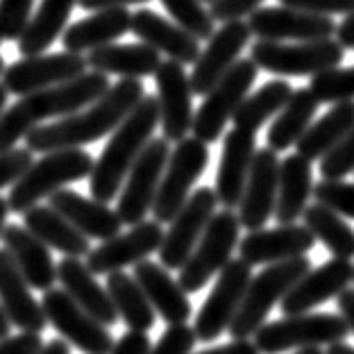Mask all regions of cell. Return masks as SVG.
Wrapping results in <instances>:
<instances>
[{
  "label": "cell",
  "instance_id": "6da1fadb",
  "mask_svg": "<svg viewBox=\"0 0 354 354\" xmlns=\"http://www.w3.org/2000/svg\"><path fill=\"white\" fill-rule=\"evenodd\" d=\"M143 98H146V86L141 80H120V82L111 84L109 91L100 100H95L91 107L55 120V123L35 127L26 136V148L46 155V152L82 148L86 143H95L102 136L114 134L118 125L132 114Z\"/></svg>",
  "mask_w": 354,
  "mask_h": 354
},
{
  "label": "cell",
  "instance_id": "7a4b0ae2",
  "mask_svg": "<svg viewBox=\"0 0 354 354\" xmlns=\"http://www.w3.org/2000/svg\"><path fill=\"white\" fill-rule=\"evenodd\" d=\"M109 88L111 84L107 75L86 71L84 75L71 80L66 84L23 95L0 116V152L12 150L35 127L46 125V120L66 118L91 107Z\"/></svg>",
  "mask_w": 354,
  "mask_h": 354
},
{
  "label": "cell",
  "instance_id": "3957f363",
  "mask_svg": "<svg viewBox=\"0 0 354 354\" xmlns=\"http://www.w3.org/2000/svg\"><path fill=\"white\" fill-rule=\"evenodd\" d=\"M159 125V102L155 95H146L134 111L127 116L118 130L111 134L107 146L95 159L91 177H88V189H91L93 200L98 203H111L118 198L120 189L130 175L136 159L152 141L155 127Z\"/></svg>",
  "mask_w": 354,
  "mask_h": 354
},
{
  "label": "cell",
  "instance_id": "277c9868",
  "mask_svg": "<svg viewBox=\"0 0 354 354\" xmlns=\"http://www.w3.org/2000/svg\"><path fill=\"white\" fill-rule=\"evenodd\" d=\"M311 270V261L307 254L295 257V259L279 261L266 266L257 277L250 279L241 309L236 318L232 320L227 332L234 341H245L254 336L266 325L270 309L286 297V293Z\"/></svg>",
  "mask_w": 354,
  "mask_h": 354
},
{
  "label": "cell",
  "instance_id": "5b68a950",
  "mask_svg": "<svg viewBox=\"0 0 354 354\" xmlns=\"http://www.w3.org/2000/svg\"><path fill=\"white\" fill-rule=\"evenodd\" d=\"M93 164V157L82 148L46 152L12 187L10 198H7L10 212L26 214L44 198H50L53 193L62 191V187H66V184L91 177Z\"/></svg>",
  "mask_w": 354,
  "mask_h": 354
},
{
  "label": "cell",
  "instance_id": "8992f818",
  "mask_svg": "<svg viewBox=\"0 0 354 354\" xmlns=\"http://www.w3.org/2000/svg\"><path fill=\"white\" fill-rule=\"evenodd\" d=\"M350 327L336 313H300L266 323L254 334V345L261 354H281L291 350H309L320 345L343 343Z\"/></svg>",
  "mask_w": 354,
  "mask_h": 354
},
{
  "label": "cell",
  "instance_id": "52a82bcc",
  "mask_svg": "<svg viewBox=\"0 0 354 354\" xmlns=\"http://www.w3.org/2000/svg\"><path fill=\"white\" fill-rule=\"evenodd\" d=\"M345 57V48L336 39L323 41H257L250 48V59L257 68L275 75H318L323 71L336 68Z\"/></svg>",
  "mask_w": 354,
  "mask_h": 354
},
{
  "label": "cell",
  "instance_id": "ba28073f",
  "mask_svg": "<svg viewBox=\"0 0 354 354\" xmlns=\"http://www.w3.org/2000/svg\"><path fill=\"white\" fill-rule=\"evenodd\" d=\"M257 73H259V68L250 57L239 59L227 71V75H223L218 84L205 95V102L200 104V109L193 116L191 132L198 141L212 146L214 141L221 139L223 130L227 127V120L234 118L239 107L250 93Z\"/></svg>",
  "mask_w": 354,
  "mask_h": 354
},
{
  "label": "cell",
  "instance_id": "9c48e42d",
  "mask_svg": "<svg viewBox=\"0 0 354 354\" xmlns=\"http://www.w3.org/2000/svg\"><path fill=\"white\" fill-rule=\"evenodd\" d=\"M239 214L232 209H223L207 225L203 239L198 241L196 250L180 270V286L187 293H198L232 261V252L239 243Z\"/></svg>",
  "mask_w": 354,
  "mask_h": 354
},
{
  "label": "cell",
  "instance_id": "30bf717a",
  "mask_svg": "<svg viewBox=\"0 0 354 354\" xmlns=\"http://www.w3.org/2000/svg\"><path fill=\"white\" fill-rule=\"evenodd\" d=\"M209 164V148L207 143L198 141L196 136H187L180 143H175L168 157L166 171L159 184L155 205H152V214H155L157 223H168L177 216V212L187 205L191 198V189L196 187L200 175L205 173Z\"/></svg>",
  "mask_w": 354,
  "mask_h": 354
},
{
  "label": "cell",
  "instance_id": "8fae6325",
  "mask_svg": "<svg viewBox=\"0 0 354 354\" xmlns=\"http://www.w3.org/2000/svg\"><path fill=\"white\" fill-rule=\"evenodd\" d=\"M168 157H171V143L162 136V139H152L146 150L141 152V157L136 159L123 189L118 193L116 214L123 225L134 227V225L146 221V214L155 205Z\"/></svg>",
  "mask_w": 354,
  "mask_h": 354
},
{
  "label": "cell",
  "instance_id": "7c38bea8",
  "mask_svg": "<svg viewBox=\"0 0 354 354\" xmlns=\"http://www.w3.org/2000/svg\"><path fill=\"white\" fill-rule=\"evenodd\" d=\"M250 279L252 266H248L243 259H232L218 272V279H216L212 293L205 300L203 309L196 316V325H193L198 341H216L221 334L227 332L241 309Z\"/></svg>",
  "mask_w": 354,
  "mask_h": 354
},
{
  "label": "cell",
  "instance_id": "4fadbf2b",
  "mask_svg": "<svg viewBox=\"0 0 354 354\" xmlns=\"http://www.w3.org/2000/svg\"><path fill=\"white\" fill-rule=\"evenodd\" d=\"M41 307L48 318V325L57 329L68 345H73L84 354H111L114 339L107 327L80 307L64 288H50L41 297Z\"/></svg>",
  "mask_w": 354,
  "mask_h": 354
},
{
  "label": "cell",
  "instance_id": "5bb4252c",
  "mask_svg": "<svg viewBox=\"0 0 354 354\" xmlns=\"http://www.w3.org/2000/svg\"><path fill=\"white\" fill-rule=\"evenodd\" d=\"M218 207V196L214 189L203 187L191 193L177 216L171 221V227L164 232V243L159 248V261L168 268H180L189 261L191 252L196 250L198 241L203 239L207 225L212 223Z\"/></svg>",
  "mask_w": 354,
  "mask_h": 354
},
{
  "label": "cell",
  "instance_id": "9a60e30c",
  "mask_svg": "<svg viewBox=\"0 0 354 354\" xmlns=\"http://www.w3.org/2000/svg\"><path fill=\"white\" fill-rule=\"evenodd\" d=\"M86 57L73 53H53V55H35L14 62L10 68H5L3 84L7 93L12 95H30L44 88L66 84L71 80L86 73Z\"/></svg>",
  "mask_w": 354,
  "mask_h": 354
},
{
  "label": "cell",
  "instance_id": "2e32d148",
  "mask_svg": "<svg viewBox=\"0 0 354 354\" xmlns=\"http://www.w3.org/2000/svg\"><path fill=\"white\" fill-rule=\"evenodd\" d=\"M248 28L259 41H323L336 35L332 16L309 14L291 7H259L248 16Z\"/></svg>",
  "mask_w": 354,
  "mask_h": 354
},
{
  "label": "cell",
  "instance_id": "e0dca14e",
  "mask_svg": "<svg viewBox=\"0 0 354 354\" xmlns=\"http://www.w3.org/2000/svg\"><path fill=\"white\" fill-rule=\"evenodd\" d=\"M164 243V227L157 221H143L130 232L102 241L86 254V266L93 275H111L123 270L125 266H136L146 261L152 252H159Z\"/></svg>",
  "mask_w": 354,
  "mask_h": 354
},
{
  "label": "cell",
  "instance_id": "ac0fdd59",
  "mask_svg": "<svg viewBox=\"0 0 354 354\" xmlns=\"http://www.w3.org/2000/svg\"><path fill=\"white\" fill-rule=\"evenodd\" d=\"M157 102H159V125L164 139L180 143L193 130V88L191 77L182 64L173 59L162 62L155 73Z\"/></svg>",
  "mask_w": 354,
  "mask_h": 354
},
{
  "label": "cell",
  "instance_id": "d6986e66",
  "mask_svg": "<svg viewBox=\"0 0 354 354\" xmlns=\"http://www.w3.org/2000/svg\"><path fill=\"white\" fill-rule=\"evenodd\" d=\"M250 37L252 32L248 28V21H227L223 23L221 30L214 32V37L207 41V48L193 64V95H207L223 75H227V71L239 62Z\"/></svg>",
  "mask_w": 354,
  "mask_h": 354
},
{
  "label": "cell",
  "instance_id": "ffe728a7",
  "mask_svg": "<svg viewBox=\"0 0 354 354\" xmlns=\"http://www.w3.org/2000/svg\"><path fill=\"white\" fill-rule=\"evenodd\" d=\"M279 184V159L270 148L257 150L254 162L248 175L243 198L239 205V223L248 232L263 230V225L275 214Z\"/></svg>",
  "mask_w": 354,
  "mask_h": 354
},
{
  "label": "cell",
  "instance_id": "44dd1931",
  "mask_svg": "<svg viewBox=\"0 0 354 354\" xmlns=\"http://www.w3.org/2000/svg\"><path fill=\"white\" fill-rule=\"evenodd\" d=\"M316 245V236L307 225H279L272 230L250 232L239 243V259L248 266H272L307 254Z\"/></svg>",
  "mask_w": 354,
  "mask_h": 354
},
{
  "label": "cell",
  "instance_id": "7402d4cb",
  "mask_svg": "<svg viewBox=\"0 0 354 354\" xmlns=\"http://www.w3.org/2000/svg\"><path fill=\"white\" fill-rule=\"evenodd\" d=\"M354 281V263L348 259H332L318 268L309 270L281 300L284 316L309 313L318 304H325L332 297H339Z\"/></svg>",
  "mask_w": 354,
  "mask_h": 354
},
{
  "label": "cell",
  "instance_id": "603a6c76",
  "mask_svg": "<svg viewBox=\"0 0 354 354\" xmlns=\"http://www.w3.org/2000/svg\"><path fill=\"white\" fill-rule=\"evenodd\" d=\"M257 155V134L234 127L230 130L223 141L218 175H216V196L218 205L225 209H234L243 198L248 175Z\"/></svg>",
  "mask_w": 354,
  "mask_h": 354
},
{
  "label": "cell",
  "instance_id": "cb8c5ba5",
  "mask_svg": "<svg viewBox=\"0 0 354 354\" xmlns=\"http://www.w3.org/2000/svg\"><path fill=\"white\" fill-rule=\"evenodd\" d=\"M30 288L32 286L16 268L12 254L3 248L0 250V304L14 327H19L21 332L41 334L48 325V318L41 302H37Z\"/></svg>",
  "mask_w": 354,
  "mask_h": 354
},
{
  "label": "cell",
  "instance_id": "d4e9b609",
  "mask_svg": "<svg viewBox=\"0 0 354 354\" xmlns=\"http://www.w3.org/2000/svg\"><path fill=\"white\" fill-rule=\"evenodd\" d=\"M132 35L139 39L141 44L155 48L159 55H168V59H173L182 66L196 64L203 48H200L198 39L191 37L189 32H184L180 26H175L173 21L164 19L162 14L152 10H139L132 12Z\"/></svg>",
  "mask_w": 354,
  "mask_h": 354
},
{
  "label": "cell",
  "instance_id": "484cf974",
  "mask_svg": "<svg viewBox=\"0 0 354 354\" xmlns=\"http://www.w3.org/2000/svg\"><path fill=\"white\" fill-rule=\"evenodd\" d=\"M55 212L62 214L77 232H82L86 239L109 241L120 234L123 221L118 218L116 209L98 203L93 198H84L71 189H62L48 198Z\"/></svg>",
  "mask_w": 354,
  "mask_h": 354
},
{
  "label": "cell",
  "instance_id": "4316f807",
  "mask_svg": "<svg viewBox=\"0 0 354 354\" xmlns=\"http://www.w3.org/2000/svg\"><path fill=\"white\" fill-rule=\"evenodd\" d=\"M3 243L28 284L44 293L50 291L57 281V263H55L48 245H44L35 234H30L23 225L14 223L5 227Z\"/></svg>",
  "mask_w": 354,
  "mask_h": 354
},
{
  "label": "cell",
  "instance_id": "83f0119b",
  "mask_svg": "<svg viewBox=\"0 0 354 354\" xmlns=\"http://www.w3.org/2000/svg\"><path fill=\"white\" fill-rule=\"evenodd\" d=\"M134 279L139 281L155 313L162 316L168 325H184L191 318L189 293L180 286V281L168 275L164 266L148 259L136 263Z\"/></svg>",
  "mask_w": 354,
  "mask_h": 354
},
{
  "label": "cell",
  "instance_id": "f1b7e54d",
  "mask_svg": "<svg viewBox=\"0 0 354 354\" xmlns=\"http://www.w3.org/2000/svg\"><path fill=\"white\" fill-rule=\"evenodd\" d=\"M57 281H62L64 291L100 325L109 327L118 323V313L107 288L98 284V279L82 259H73V257L62 259L57 263Z\"/></svg>",
  "mask_w": 354,
  "mask_h": 354
},
{
  "label": "cell",
  "instance_id": "f546056e",
  "mask_svg": "<svg viewBox=\"0 0 354 354\" xmlns=\"http://www.w3.org/2000/svg\"><path fill=\"white\" fill-rule=\"evenodd\" d=\"M132 28V12L125 7H116V10H102L95 12L86 19L73 23L62 35L64 50L73 55L93 53L102 46H109L125 37Z\"/></svg>",
  "mask_w": 354,
  "mask_h": 354
},
{
  "label": "cell",
  "instance_id": "4dcf8cb0",
  "mask_svg": "<svg viewBox=\"0 0 354 354\" xmlns=\"http://www.w3.org/2000/svg\"><path fill=\"white\" fill-rule=\"evenodd\" d=\"M86 66L102 75L141 80L157 73L162 66V55L146 44H109L88 53Z\"/></svg>",
  "mask_w": 354,
  "mask_h": 354
},
{
  "label": "cell",
  "instance_id": "1f68e13d",
  "mask_svg": "<svg viewBox=\"0 0 354 354\" xmlns=\"http://www.w3.org/2000/svg\"><path fill=\"white\" fill-rule=\"evenodd\" d=\"M313 193V168L309 159L288 155L279 162V184H277V205L275 218L279 225H293L307 212V203Z\"/></svg>",
  "mask_w": 354,
  "mask_h": 354
},
{
  "label": "cell",
  "instance_id": "d6a6232c",
  "mask_svg": "<svg viewBox=\"0 0 354 354\" xmlns=\"http://www.w3.org/2000/svg\"><path fill=\"white\" fill-rule=\"evenodd\" d=\"M23 227L30 234H35L44 245L59 250L66 257H73V259H82V257L91 252L88 239L82 232H77L62 214L55 212L50 205H37L28 209L23 214Z\"/></svg>",
  "mask_w": 354,
  "mask_h": 354
},
{
  "label": "cell",
  "instance_id": "836d02e7",
  "mask_svg": "<svg viewBox=\"0 0 354 354\" xmlns=\"http://www.w3.org/2000/svg\"><path fill=\"white\" fill-rule=\"evenodd\" d=\"M77 0H41L39 10L32 14L26 32L19 39V50L23 57L44 55L62 32H66V23L73 14Z\"/></svg>",
  "mask_w": 354,
  "mask_h": 354
},
{
  "label": "cell",
  "instance_id": "e575fe53",
  "mask_svg": "<svg viewBox=\"0 0 354 354\" xmlns=\"http://www.w3.org/2000/svg\"><path fill=\"white\" fill-rule=\"evenodd\" d=\"M350 130H354V102L334 104L325 116L311 123L309 130L302 134V139L295 143L297 155L309 159V162H318Z\"/></svg>",
  "mask_w": 354,
  "mask_h": 354
},
{
  "label": "cell",
  "instance_id": "d590c367",
  "mask_svg": "<svg viewBox=\"0 0 354 354\" xmlns=\"http://www.w3.org/2000/svg\"><path fill=\"white\" fill-rule=\"evenodd\" d=\"M316 111H318V100L313 98L309 88H295L293 95L284 104V109L272 120L268 134H266L268 148L281 152L295 146L302 139V134L309 130Z\"/></svg>",
  "mask_w": 354,
  "mask_h": 354
},
{
  "label": "cell",
  "instance_id": "8d00e7d4",
  "mask_svg": "<svg viewBox=\"0 0 354 354\" xmlns=\"http://www.w3.org/2000/svg\"><path fill=\"white\" fill-rule=\"evenodd\" d=\"M107 293L130 332H150L155 327V309L134 275L123 270L111 272L107 275Z\"/></svg>",
  "mask_w": 354,
  "mask_h": 354
},
{
  "label": "cell",
  "instance_id": "74e56055",
  "mask_svg": "<svg viewBox=\"0 0 354 354\" xmlns=\"http://www.w3.org/2000/svg\"><path fill=\"white\" fill-rule=\"evenodd\" d=\"M291 95H293V86L286 80H270L259 91H254L243 100L234 118H232L234 120V127L257 134L259 127H263L272 116H277L284 109V104L288 102Z\"/></svg>",
  "mask_w": 354,
  "mask_h": 354
},
{
  "label": "cell",
  "instance_id": "f35d334b",
  "mask_svg": "<svg viewBox=\"0 0 354 354\" xmlns=\"http://www.w3.org/2000/svg\"><path fill=\"white\" fill-rule=\"evenodd\" d=\"M304 225L316 241H320L334 259H352L354 257V230L332 209L325 205H311L304 212Z\"/></svg>",
  "mask_w": 354,
  "mask_h": 354
},
{
  "label": "cell",
  "instance_id": "ab89813d",
  "mask_svg": "<svg viewBox=\"0 0 354 354\" xmlns=\"http://www.w3.org/2000/svg\"><path fill=\"white\" fill-rule=\"evenodd\" d=\"M164 10L171 14L175 26H180L198 41H209L216 32V21L203 0H162Z\"/></svg>",
  "mask_w": 354,
  "mask_h": 354
},
{
  "label": "cell",
  "instance_id": "60d3db41",
  "mask_svg": "<svg viewBox=\"0 0 354 354\" xmlns=\"http://www.w3.org/2000/svg\"><path fill=\"white\" fill-rule=\"evenodd\" d=\"M307 88L318 104L354 102V66L323 71L311 77Z\"/></svg>",
  "mask_w": 354,
  "mask_h": 354
},
{
  "label": "cell",
  "instance_id": "b9f144b4",
  "mask_svg": "<svg viewBox=\"0 0 354 354\" xmlns=\"http://www.w3.org/2000/svg\"><path fill=\"white\" fill-rule=\"evenodd\" d=\"M318 205H325L339 216L354 218V184L343 180H323L313 187Z\"/></svg>",
  "mask_w": 354,
  "mask_h": 354
},
{
  "label": "cell",
  "instance_id": "7bdbcfd3",
  "mask_svg": "<svg viewBox=\"0 0 354 354\" xmlns=\"http://www.w3.org/2000/svg\"><path fill=\"white\" fill-rule=\"evenodd\" d=\"M350 173H354V130H350L320 159V175H323V180H343Z\"/></svg>",
  "mask_w": 354,
  "mask_h": 354
},
{
  "label": "cell",
  "instance_id": "ee69618b",
  "mask_svg": "<svg viewBox=\"0 0 354 354\" xmlns=\"http://www.w3.org/2000/svg\"><path fill=\"white\" fill-rule=\"evenodd\" d=\"M35 0H0V37L19 41L32 19Z\"/></svg>",
  "mask_w": 354,
  "mask_h": 354
},
{
  "label": "cell",
  "instance_id": "f6af8a7d",
  "mask_svg": "<svg viewBox=\"0 0 354 354\" xmlns=\"http://www.w3.org/2000/svg\"><path fill=\"white\" fill-rule=\"evenodd\" d=\"M198 336L196 329L184 325H168L162 339L155 343L150 354H193V345H196Z\"/></svg>",
  "mask_w": 354,
  "mask_h": 354
},
{
  "label": "cell",
  "instance_id": "bcb514c9",
  "mask_svg": "<svg viewBox=\"0 0 354 354\" xmlns=\"http://www.w3.org/2000/svg\"><path fill=\"white\" fill-rule=\"evenodd\" d=\"M32 155L35 152L28 148H12L7 152H0V189L14 187L28 173V168L35 164Z\"/></svg>",
  "mask_w": 354,
  "mask_h": 354
},
{
  "label": "cell",
  "instance_id": "7dc6e473",
  "mask_svg": "<svg viewBox=\"0 0 354 354\" xmlns=\"http://www.w3.org/2000/svg\"><path fill=\"white\" fill-rule=\"evenodd\" d=\"M279 5L309 14H320V16H332V14L348 16L354 12V0H279Z\"/></svg>",
  "mask_w": 354,
  "mask_h": 354
},
{
  "label": "cell",
  "instance_id": "c3c4849f",
  "mask_svg": "<svg viewBox=\"0 0 354 354\" xmlns=\"http://www.w3.org/2000/svg\"><path fill=\"white\" fill-rule=\"evenodd\" d=\"M261 3L263 0H214L209 5V12H212L214 21H243L245 16L259 10Z\"/></svg>",
  "mask_w": 354,
  "mask_h": 354
},
{
  "label": "cell",
  "instance_id": "681fc988",
  "mask_svg": "<svg viewBox=\"0 0 354 354\" xmlns=\"http://www.w3.org/2000/svg\"><path fill=\"white\" fill-rule=\"evenodd\" d=\"M44 348L41 334H14L10 339L0 341V354H37Z\"/></svg>",
  "mask_w": 354,
  "mask_h": 354
},
{
  "label": "cell",
  "instance_id": "f907efd6",
  "mask_svg": "<svg viewBox=\"0 0 354 354\" xmlns=\"http://www.w3.org/2000/svg\"><path fill=\"white\" fill-rule=\"evenodd\" d=\"M152 343L146 332H127L114 343L111 354H150Z\"/></svg>",
  "mask_w": 354,
  "mask_h": 354
},
{
  "label": "cell",
  "instance_id": "816d5d0a",
  "mask_svg": "<svg viewBox=\"0 0 354 354\" xmlns=\"http://www.w3.org/2000/svg\"><path fill=\"white\" fill-rule=\"evenodd\" d=\"M196 354H261V352L257 350L254 341L245 339V341H232L227 345H218V348L203 350V352H196Z\"/></svg>",
  "mask_w": 354,
  "mask_h": 354
},
{
  "label": "cell",
  "instance_id": "f5cc1de1",
  "mask_svg": "<svg viewBox=\"0 0 354 354\" xmlns=\"http://www.w3.org/2000/svg\"><path fill=\"white\" fill-rule=\"evenodd\" d=\"M148 3V0H77V5L86 12H102V10H116V7L139 5Z\"/></svg>",
  "mask_w": 354,
  "mask_h": 354
},
{
  "label": "cell",
  "instance_id": "db71d44e",
  "mask_svg": "<svg viewBox=\"0 0 354 354\" xmlns=\"http://www.w3.org/2000/svg\"><path fill=\"white\" fill-rule=\"evenodd\" d=\"M336 41H339L345 50H354V12L336 26Z\"/></svg>",
  "mask_w": 354,
  "mask_h": 354
},
{
  "label": "cell",
  "instance_id": "11a10c76",
  "mask_svg": "<svg viewBox=\"0 0 354 354\" xmlns=\"http://www.w3.org/2000/svg\"><path fill=\"white\" fill-rule=\"evenodd\" d=\"M341 316L345 318V323L350 327V334H354V288H345V291L336 297Z\"/></svg>",
  "mask_w": 354,
  "mask_h": 354
},
{
  "label": "cell",
  "instance_id": "9f6ffc18",
  "mask_svg": "<svg viewBox=\"0 0 354 354\" xmlns=\"http://www.w3.org/2000/svg\"><path fill=\"white\" fill-rule=\"evenodd\" d=\"M37 354H71V345L64 339H53V341L44 343V348Z\"/></svg>",
  "mask_w": 354,
  "mask_h": 354
},
{
  "label": "cell",
  "instance_id": "6f0895ef",
  "mask_svg": "<svg viewBox=\"0 0 354 354\" xmlns=\"http://www.w3.org/2000/svg\"><path fill=\"white\" fill-rule=\"evenodd\" d=\"M12 323H10V318H7V313L3 309V304H0V341L3 339H10V332H12Z\"/></svg>",
  "mask_w": 354,
  "mask_h": 354
},
{
  "label": "cell",
  "instance_id": "680465c9",
  "mask_svg": "<svg viewBox=\"0 0 354 354\" xmlns=\"http://www.w3.org/2000/svg\"><path fill=\"white\" fill-rule=\"evenodd\" d=\"M7 214H10V205H7L5 198H0V241H3V232H5V221H7Z\"/></svg>",
  "mask_w": 354,
  "mask_h": 354
},
{
  "label": "cell",
  "instance_id": "91938a15",
  "mask_svg": "<svg viewBox=\"0 0 354 354\" xmlns=\"http://www.w3.org/2000/svg\"><path fill=\"white\" fill-rule=\"evenodd\" d=\"M325 354H354V348L345 343H334V345H329V350Z\"/></svg>",
  "mask_w": 354,
  "mask_h": 354
},
{
  "label": "cell",
  "instance_id": "94428289",
  "mask_svg": "<svg viewBox=\"0 0 354 354\" xmlns=\"http://www.w3.org/2000/svg\"><path fill=\"white\" fill-rule=\"evenodd\" d=\"M7 95H10V93H7V88L0 84V116H3L5 109H7Z\"/></svg>",
  "mask_w": 354,
  "mask_h": 354
},
{
  "label": "cell",
  "instance_id": "6125c7cd",
  "mask_svg": "<svg viewBox=\"0 0 354 354\" xmlns=\"http://www.w3.org/2000/svg\"><path fill=\"white\" fill-rule=\"evenodd\" d=\"M295 354H325V352H320V348H309V350H300Z\"/></svg>",
  "mask_w": 354,
  "mask_h": 354
},
{
  "label": "cell",
  "instance_id": "be15d7a7",
  "mask_svg": "<svg viewBox=\"0 0 354 354\" xmlns=\"http://www.w3.org/2000/svg\"><path fill=\"white\" fill-rule=\"evenodd\" d=\"M5 73V59H3V55H0V75Z\"/></svg>",
  "mask_w": 354,
  "mask_h": 354
},
{
  "label": "cell",
  "instance_id": "e7e4bbea",
  "mask_svg": "<svg viewBox=\"0 0 354 354\" xmlns=\"http://www.w3.org/2000/svg\"><path fill=\"white\" fill-rule=\"evenodd\" d=\"M203 3H209V5H212V3H214V0H203Z\"/></svg>",
  "mask_w": 354,
  "mask_h": 354
},
{
  "label": "cell",
  "instance_id": "03108f58",
  "mask_svg": "<svg viewBox=\"0 0 354 354\" xmlns=\"http://www.w3.org/2000/svg\"><path fill=\"white\" fill-rule=\"evenodd\" d=\"M0 44H3V37H0Z\"/></svg>",
  "mask_w": 354,
  "mask_h": 354
}]
</instances>
